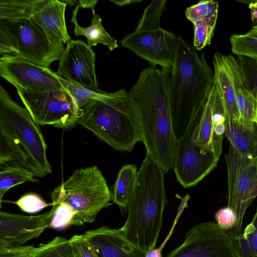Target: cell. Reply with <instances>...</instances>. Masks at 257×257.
<instances>
[{"mask_svg":"<svg viewBox=\"0 0 257 257\" xmlns=\"http://www.w3.org/2000/svg\"><path fill=\"white\" fill-rule=\"evenodd\" d=\"M170 72L148 67L128 92L140 110L147 155L165 174L173 170L177 146L170 106Z\"/></svg>","mask_w":257,"mask_h":257,"instance_id":"obj_1","label":"cell"},{"mask_svg":"<svg viewBox=\"0 0 257 257\" xmlns=\"http://www.w3.org/2000/svg\"><path fill=\"white\" fill-rule=\"evenodd\" d=\"M214 82V73L203 52L198 55L192 44L177 37L170 72L169 101L176 141L191 121L203 112Z\"/></svg>","mask_w":257,"mask_h":257,"instance_id":"obj_2","label":"cell"},{"mask_svg":"<svg viewBox=\"0 0 257 257\" xmlns=\"http://www.w3.org/2000/svg\"><path fill=\"white\" fill-rule=\"evenodd\" d=\"M81 96L86 103L77 123L117 151L131 152L142 142L140 110L124 89L107 92L84 88Z\"/></svg>","mask_w":257,"mask_h":257,"instance_id":"obj_3","label":"cell"},{"mask_svg":"<svg viewBox=\"0 0 257 257\" xmlns=\"http://www.w3.org/2000/svg\"><path fill=\"white\" fill-rule=\"evenodd\" d=\"M164 172L148 155L138 171L127 217L120 228L124 236L147 252L156 247L167 205Z\"/></svg>","mask_w":257,"mask_h":257,"instance_id":"obj_4","label":"cell"},{"mask_svg":"<svg viewBox=\"0 0 257 257\" xmlns=\"http://www.w3.org/2000/svg\"><path fill=\"white\" fill-rule=\"evenodd\" d=\"M52 205L65 203L73 209L71 225L92 223L112 199L107 182L97 166L78 169L51 194Z\"/></svg>","mask_w":257,"mask_h":257,"instance_id":"obj_5","label":"cell"},{"mask_svg":"<svg viewBox=\"0 0 257 257\" xmlns=\"http://www.w3.org/2000/svg\"><path fill=\"white\" fill-rule=\"evenodd\" d=\"M0 127L22 148L35 168L38 177L52 173L47 146L38 126L26 108L15 102L0 86Z\"/></svg>","mask_w":257,"mask_h":257,"instance_id":"obj_6","label":"cell"},{"mask_svg":"<svg viewBox=\"0 0 257 257\" xmlns=\"http://www.w3.org/2000/svg\"><path fill=\"white\" fill-rule=\"evenodd\" d=\"M228 177V207L234 213L236 223L227 232L232 239L242 234L244 213L257 196V157L243 155L231 144L225 156Z\"/></svg>","mask_w":257,"mask_h":257,"instance_id":"obj_7","label":"cell"},{"mask_svg":"<svg viewBox=\"0 0 257 257\" xmlns=\"http://www.w3.org/2000/svg\"><path fill=\"white\" fill-rule=\"evenodd\" d=\"M18 94L38 125L61 128L74 126L82 113L66 90L30 92L17 89Z\"/></svg>","mask_w":257,"mask_h":257,"instance_id":"obj_8","label":"cell"},{"mask_svg":"<svg viewBox=\"0 0 257 257\" xmlns=\"http://www.w3.org/2000/svg\"><path fill=\"white\" fill-rule=\"evenodd\" d=\"M185 237L166 257H240L230 235L214 222L193 226Z\"/></svg>","mask_w":257,"mask_h":257,"instance_id":"obj_9","label":"cell"},{"mask_svg":"<svg viewBox=\"0 0 257 257\" xmlns=\"http://www.w3.org/2000/svg\"><path fill=\"white\" fill-rule=\"evenodd\" d=\"M177 37L160 27L134 31L121 39V45L147 61L152 66L159 65L171 72L176 54Z\"/></svg>","mask_w":257,"mask_h":257,"instance_id":"obj_10","label":"cell"},{"mask_svg":"<svg viewBox=\"0 0 257 257\" xmlns=\"http://www.w3.org/2000/svg\"><path fill=\"white\" fill-rule=\"evenodd\" d=\"M0 76L17 89L30 92L66 90L49 68L12 55L1 56Z\"/></svg>","mask_w":257,"mask_h":257,"instance_id":"obj_11","label":"cell"},{"mask_svg":"<svg viewBox=\"0 0 257 257\" xmlns=\"http://www.w3.org/2000/svg\"><path fill=\"white\" fill-rule=\"evenodd\" d=\"M96 54L84 42L71 40L62 53L57 74L93 91H98L95 70Z\"/></svg>","mask_w":257,"mask_h":257,"instance_id":"obj_12","label":"cell"},{"mask_svg":"<svg viewBox=\"0 0 257 257\" xmlns=\"http://www.w3.org/2000/svg\"><path fill=\"white\" fill-rule=\"evenodd\" d=\"M54 213L51 209L35 216L0 211V247L23 245L49 227Z\"/></svg>","mask_w":257,"mask_h":257,"instance_id":"obj_13","label":"cell"},{"mask_svg":"<svg viewBox=\"0 0 257 257\" xmlns=\"http://www.w3.org/2000/svg\"><path fill=\"white\" fill-rule=\"evenodd\" d=\"M18 56L35 64L49 68L52 62L60 60L63 52L56 49L32 19L17 24Z\"/></svg>","mask_w":257,"mask_h":257,"instance_id":"obj_14","label":"cell"},{"mask_svg":"<svg viewBox=\"0 0 257 257\" xmlns=\"http://www.w3.org/2000/svg\"><path fill=\"white\" fill-rule=\"evenodd\" d=\"M67 4L60 0H34L31 19L38 25L50 42L63 52L64 45L71 39L65 23Z\"/></svg>","mask_w":257,"mask_h":257,"instance_id":"obj_15","label":"cell"},{"mask_svg":"<svg viewBox=\"0 0 257 257\" xmlns=\"http://www.w3.org/2000/svg\"><path fill=\"white\" fill-rule=\"evenodd\" d=\"M83 234L99 257H146L147 252L127 239L120 228L103 226Z\"/></svg>","mask_w":257,"mask_h":257,"instance_id":"obj_16","label":"cell"},{"mask_svg":"<svg viewBox=\"0 0 257 257\" xmlns=\"http://www.w3.org/2000/svg\"><path fill=\"white\" fill-rule=\"evenodd\" d=\"M218 13H213L203 5H194L185 11L186 18L194 26L193 45L201 50L211 43L216 24Z\"/></svg>","mask_w":257,"mask_h":257,"instance_id":"obj_17","label":"cell"},{"mask_svg":"<svg viewBox=\"0 0 257 257\" xmlns=\"http://www.w3.org/2000/svg\"><path fill=\"white\" fill-rule=\"evenodd\" d=\"M214 79L220 89L226 117L239 120L236 96L225 55L216 52L213 57Z\"/></svg>","mask_w":257,"mask_h":257,"instance_id":"obj_18","label":"cell"},{"mask_svg":"<svg viewBox=\"0 0 257 257\" xmlns=\"http://www.w3.org/2000/svg\"><path fill=\"white\" fill-rule=\"evenodd\" d=\"M225 135L240 153L257 157V124L248 125L226 117Z\"/></svg>","mask_w":257,"mask_h":257,"instance_id":"obj_19","label":"cell"},{"mask_svg":"<svg viewBox=\"0 0 257 257\" xmlns=\"http://www.w3.org/2000/svg\"><path fill=\"white\" fill-rule=\"evenodd\" d=\"M79 6L74 9L71 22L74 25V33L75 36H84L87 39V44L89 47L96 46L98 43L106 46L110 51L116 49L118 45L116 40L111 36L102 25V19L92 9L93 18L91 23L87 27L80 26L77 22V14Z\"/></svg>","mask_w":257,"mask_h":257,"instance_id":"obj_20","label":"cell"},{"mask_svg":"<svg viewBox=\"0 0 257 257\" xmlns=\"http://www.w3.org/2000/svg\"><path fill=\"white\" fill-rule=\"evenodd\" d=\"M6 166L27 169L38 177L35 168L24 150L5 130L0 127V167Z\"/></svg>","mask_w":257,"mask_h":257,"instance_id":"obj_21","label":"cell"},{"mask_svg":"<svg viewBox=\"0 0 257 257\" xmlns=\"http://www.w3.org/2000/svg\"><path fill=\"white\" fill-rule=\"evenodd\" d=\"M137 173V168L134 164L122 166L118 172L114 185L112 200L121 210H127L136 184Z\"/></svg>","mask_w":257,"mask_h":257,"instance_id":"obj_22","label":"cell"},{"mask_svg":"<svg viewBox=\"0 0 257 257\" xmlns=\"http://www.w3.org/2000/svg\"><path fill=\"white\" fill-rule=\"evenodd\" d=\"M34 0H1L0 20L17 24L31 19Z\"/></svg>","mask_w":257,"mask_h":257,"instance_id":"obj_23","label":"cell"},{"mask_svg":"<svg viewBox=\"0 0 257 257\" xmlns=\"http://www.w3.org/2000/svg\"><path fill=\"white\" fill-rule=\"evenodd\" d=\"M36 175L32 171L19 166H6L0 170V206L5 193L19 184L31 181L37 182Z\"/></svg>","mask_w":257,"mask_h":257,"instance_id":"obj_24","label":"cell"},{"mask_svg":"<svg viewBox=\"0 0 257 257\" xmlns=\"http://www.w3.org/2000/svg\"><path fill=\"white\" fill-rule=\"evenodd\" d=\"M240 257H257V209L252 221L238 238L232 239Z\"/></svg>","mask_w":257,"mask_h":257,"instance_id":"obj_25","label":"cell"},{"mask_svg":"<svg viewBox=\"0 0 257 257\" xmlns=\"http://www.w3.org/2000/svg\"><path fill=\"white\" fill-rule=\"evenodd\" d=\"M33 257H74L70 239L57 236L36 247Z\"/></svg>","mask_w":257,"mask_h":257,"instance_id":"obj_26","label":"cell"},{"mask_svg":"<svg viewBox=\"0 0 257 257\" xmlns=\"http://www.w3.org/2000/svg\"><path fill=\"white\" fill-rule=\"evenodd\" d=\"M229 40L233 54L250 58L257 63V35L248 32L244 34H233Z\"/></svg>","mask_w":257,"mask_h":257,"instance_id":"obj_27","label":"cell"},{"mask_svg":"<svg viewBox=\"0 0 257 257\" xmlns=\"http://www.w3.org/2000/svg\"><path fill=\"white\" fill-rule=\"evenodd\" d=\"M166 0L152 1L144 10L135 31L149 30L160 27V17L165 9Z\"/></svg>","mask_w":257,"mask_h":257,"instance_id":"obj_28","label":"cell"},{"mask_svg":"<svg viewBox=\"0 0 257 257\" xmlns=\"http://www.w3.org/2000/svg\"><path fill=\"white\" fill-rule=\"evenodd\" d=\"M19 38L7 25L0 24V54L18 56Z\"/></svg>","mask_w":257,"mask_h":257,"instance_id":"obj_29","label":"cell"},{"mask_svg":"<svg viewBox=\"0 0 257 257\" xmlns=\"http://www.w3.org/2000/svg\"><path fill=\"white\" fill-rule=\"evenodd\" d=\"M54 213L49 228L62 229L71 226L74 216L72 208L65 203L53 204Z\"/></svg>","mask_w":257,"mask_h":257,"instance_id":"obj_30","label":"cell"},{"mask_svg":"<svg viewBox=\"0 0 257 257\" xmlns=\"http://www.w3.org/2000/svg\"><path fill=\"white\" fill-rule=\"evenodd\" d=\"M237 60L242 70L245 88L257 91V63L245 56H238Z\"/></svg>","mask_w":257,"mask_h":257,"instance_id":"obj_31","label":"cell"},{"mask_svg":"<svg viewBox=\"0 0 257 257\" xmlns=\"http://www.w3.org/2000/svg\"><path fill=\"white\" fill-rule=\"evenodd\" d=\"M14 203L22 211L30 213L39 212L49 205L39 196L34 193L24 195Z\"/></svg>","mask_w":257,"mask_h":257,"instance_id":"obj_32","label":"cell"},{"mask_svg":"<svg viewBox=\"0 0 257 257\" xmlns=\"http://www.w3.org/2000/svg\"><path fill=\"white\" fill-rule=\"evenodd\" d=\"M69 239L74 257H99L84 234L74 235Z\"/></svg>","mask_w":257,"mask_h":257,"instance_id":"obj_33","label":"cell"},{"mask_svg":"<svg viewBox=\"0 0 257 257\" xmlns=\"http://www.w3.org/2000/svg\"><path fill=\"white\" fill-rule=\"evenodd\" d=\"M215 218L218 226L226 232L233 229L236 223L235 215L228 206L218 210Z\"/></svg>","mask_w":257,"mask_h":257,"instance_id":"obj_34","label":"cell"},{"mask_svg":"<svg viewBox=\"0 0 257 257\" xmlns=\"http://www.w3.org/2000/svg\"><path fill=\"white\" fill-rule=\"evenodd\" d=\"M36 248L32 245L0 247V257H33Z\"/></svg>","mask_w":257,"mask_h":257,"instance_id":"obj_35","label":"cell"},{"mask_svg":"<svg viewBox=\"0 0 257 257\" xmlns=\"http://www.w3.org/2000/svg\"><path fill=\"white\" fill-rule=\"evenodd\" d=\"M185 207L182 205H180V207L178 209V211L177 212L176 217L174 220V222L173 224V225L170 229L169 232L168 233L167 236L165 238V240L163 241V243L159 246L158 248H155L152 250H150L147 252L146 257H162V252L163 249L166 244L167 242L170 238L173 230H174L175 227L178 222V220L180 217L182 212H183Z\"/></svg>","mask_w":257,"mask_h":257,"instance_id":"obj_36","label":"cell"},{"mask_svg":"<svg viewBox=\"0 0 257 257\" xmlns=\"http://www.w3.org/2000/svg\"><path fill=\"white\" fill-rule=\"evenodd\" d=\"M98 2V0H79L78 5L83 9H91L92 10Z\"/></svg>","mask_w":257,"mask_h":257,"instance_id":"obj_37","label":"cell"},{"mask_svg":"<svg viewBox=\"0 0 257 257\" xmlns=\"http://www.w3.org/2000/svg\"><path fill=\"white\" fill-rule=\"evenodd\" d=\"M248 4V8L251 12V21L255 23L257 22V1H251Z\"/></svg>","mask_w":257,"mask_h":257,"instance_id":"obj_38","label":"cell"},{"mask_svg":"<svg viewBox=\"0 0 257 257\" xmlns=\"http://www.w3.org/2000/svg\"><path fill=\"white\" fill-rule=\"evenodd\" d=\"M110 1L115 3L116 5L122 7L126 5H130L132 4L142 2V0H118V1Z\"/></svg>","mask_w":257,"mask_h":257,"instance_id":"obj_39","label":"cell"},{"mask_svg":"<svg viewBox=\"0 0 257 257\" xmlns=\"http://www.w3.org/2000/svg\"><path fill=\"white\" fill-rule=\"evenodd\" d=\"M63 3H64L69 6L72 7V6H77V5H78V1L76 0H62L60 1Z\"/></svg>","mask_w":257,"mask_h":257,"instance_id":"obj_40","label":"cell"},{"mask_svg":"<svg viewBox=\"0 0 257 257\" xmlns=\"http://www.w3.org/2000/svg\"><path fill=\"white\" fill-rule=\"evenodd\" d=\"M248 32L250 34L257 35V25L252 26Z\"/></svg>","mask_w":257,"mask_h":257,"instance_id":"obj_41","label":"cell"}]
</instances>
